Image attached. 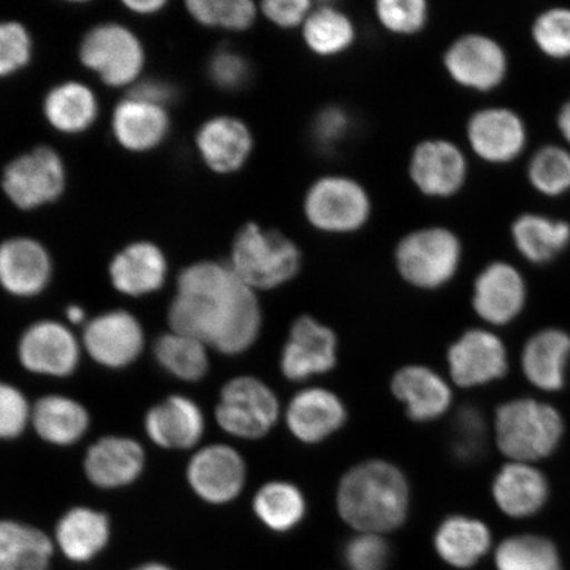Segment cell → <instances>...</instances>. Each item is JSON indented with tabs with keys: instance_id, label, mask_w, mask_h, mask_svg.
Listing matches in <instances>:
<instances>
[{
	"instance_id": "cell-42",
	"label": "cell",
	"mask_w": 570,
	"mask_h": 570,
	"mask_svg": "<svg viewBox=\"0 0 570 570\" xmlns=\"http://www.w3.org/2000/svg\"><path fill=\"white\" fill-rule=\"evenodd\" d=\"M532 38L551 59H570V9L558 7L540 13L532 27Z\"/></svg>"
},
{
	"instance_id": "cell-20",
	"label": "cell",
	"mask_w": 570,
	"mask_h": 570,
	"mask_svg": "<svg viewBox=\"0 0 570 570\" xmlns=\"http://www.w3.org/2000/svg\"><path fill=\"white\" fill-rule=\"evenodd\" d=\"M52 276V261L39 242L12 238L0 245V285L9 294L32 297L41 294Z\"/></svg>"
},
{
	"instance_id": "cell-28",
	"label": "cell",
	"mask_w": 570,
	"mask_h": 570,
	"mask_svg": "<svg viewBox=\"0 0 570 570\" xmlns=\"http://www.w3.org/2000/svg\"><path fill=\"white\" fill-rule=\"evenodd\" d=\"M169 119L163 106L127 98L112 116V131L120 146L141 153L159 146L167 137Z\"/></svg>"
},
{
	"instance_id": "cell-49",
	"label": "cell",
	"mask_w": 570,
	"mask_h": 570,
	"mask_svg": "<svg viewBox=\"0 0 570 570\" xmlns=\"http://www.w3.org/2000/svg\"><path fill=\"white\" fill-rule=\"evenodd\" d=\"M348 130V118L337 107H331L320 114L316 119L315 132L317 140L325 146L334 145L345 137Z\"/></svg>"
},
{
	"instance_id": "cell-3",
	"label": "cell",
	"mask_w": 570,
	"mask_h": 570,
	"mask_svg": "<svg viewBox=\"0 0 570 570\" xmlns=\"http://www.w3.org/2000/svg\"><path fill=\"white\" fill-rule=\"evenodd\" d=\"M302 266L297 246L279 232L248 224L234 240L230 267L254 291H268L294 279Z\"/></svg>"
},
{
	"instance_id": "cell-9",
	"label": "cell",
	"mask_w": 570,
	"mask_h": 570,
	"mask_svg": "<svg viewBox=\"0 0 570 570\" xmlns=\"http://www.w3.org/2000/svg\"><path fill=\"white\" fill-rule=\"evenodd\" d=\"M3 189L20 209L53 203L66 188L63 163L49 147H39L13 160L3 174Z\"/></svg>"
},
{
	"instance_id": "cell-45",
	"label": "cell",
	"mask_w": 570,
	"mask_h": 570,
	"mask_svg": "<svg viewBox=\"0 0 570 570\" xmlns=\"http://www.w3.org/2000/svg\"><path fill=\"white\" fill-rule=\"evenodd\" d=\"M32 41L26 28L16 21L0 23V77L17 73L31 60Z\"/></svg>"
},
{
	"instance_id": "cell-27",
	"label": "cell",
	"mask_w": 570,
	"mask_h": 570,
	"mask_svg": "<svg viewBox=\"0 0 570 570\" xmlns=\"http://www.w3.org/2000/svg\"><path fill=\"white\" fill-rule=\"evenodd\" d=\"M493 495L505 515L527 518L543 508L548 498L546 476L523 462H512L495 476Z\"/></svg>"
},
{
	"instance_id": "cell-19",
	"label": "cell",
	"mask_w": 570,
	"mask_h": 570,
	"mask_svg": "<svg viewBox=\"0 0 570 570\" xmlns=\"http://www.w3.org/2000/svg\"><path fill=\"white\" fill-rule=\"evenodd\" d=\"M466 170L465 158L451 141H424L412 156V180L428 196H453L465 183Z\"/></svg>"
},
{
	"instance_id": "cell-38",
	"label": "cell",
	"mask_w": 570,
	"mask_h": 570,
	"mask_svg": "<svg viewBox=\"0 0 570 570\" xmlns=\"http://www.w3.org/2000/svg\"><path fill=\"white\" fill-rule=\"evenodd\" d=\"M354 27L344 12L323 7L304 21V39L313 52L333 56L346 51L354 41Z\"/></svg>"
},
{
	"instance_id": "cell-11",
	"label": "cell",
	"mask_w": 570,
	"mask_h": 570,
	"mask_svg": "<svg viewBox=\"0 0 570 570\" xmlns=\"http://www.w3.org/2000/svg\"><path fill=\"white\" fill-rule=\"evenodd\" d=\"M246 476L245 460L238 451L225 444L199 449L187 470L191 490L210 504L233 502L244 490Z\"/></svg>"
},
{
	"instance_id": "cell-26",
	"label": "cell",
	"mask_w": 570,
	"mask_h": 570,
	"mask_svg": "<svg viewBox=\"0 0 570 570\" xmlns=\"http://www.w3.org/2000/svg\"><path fill=\"white\" fill-rule=\"evenodd\" d=\"M167 261L158 246L139 242L120 252L110 265L114 287L128 296L153 294L163 287Z\"/></svg>"
},
{
	"instance_id": "cell-5",
	"label": "cell",
	"mask_w": 570,
	"mask_h": 570,
	"mask_svg": "<svg viewBox=\"0 0 570 570\" xmlns=\"http://www.w3.org/2000/svg\"><path fill=\"white\" fill-rule=\"evenodd\" d=\"M281 415L279 399L258 377L238 376L220 390L217 423L226 433L242 440L265 438Z\"/></svg>"
},
{
	"instance_id": "cell-53",
	"label": "cell",
	"mask_w": 570,
	"mask_h": 570,
	"mask_svg": "<svg viewBox=\"0 0 570 570\" xmlns=\"http://www.w3.org/2000/svg\"><path fill=\"white\" fill-rule=\"evenodd\" d=\"M85 311L78 305H70L67 309V317L71 324H82L85 321Z\"/></svg>"
},
{
	"instance_id": "cell-16",
	"label": "cell",
	"mask_w": 570,
	"mask_h": 570,
	"mask_svg": "<svg viewBox=\"0 0 570 570\" xmlns=\"http://www.w3.org/2000/svg\"><path fill=\"white\" fill-rule=\"evenodd\" d=\"M347 420L342 399L323 387L304 389L291 399L285 423L292 436L303 444L315 445L337 433Z\"/></svg>"
},
{
	"instance_id": "cell-7",
	"label": "cell",
	"mask_w": 570,
	"mask_h": 570,
	"mask_svg": "<svg viewBox=\"0 0 570 570\" xmlns=\"http://www.w3.org/2000/svg\"><path fill=\"white\" fill-rule=\"evenodd\" d=\"M305 214L318 230L351 233L366 224L370 199L352 178L330 176L313 184L305 198Z\"/></svg>"
},
{
	"instance_id": "cell-25",
	"label": "cell",
	"mask_w": 570,
	"mask_h": 570,
	"mask_svg": "<svg viewBox=\"0 0 570 570\" xmlns=\"http://www.w3.org/2000/svg\"><path fill=\"white\" fill-rule=\"evenodd\" d=\"M110 534V520L102 512L76 508L57 523L55 544L69 561L83 564L105 551Z\"/></svg>"
},
{
	"instance_id": "cell-51",
	"label": "cell",
	"mask_w": 570,
	"mask_h": 570,
	"mask_svg": "<svg viewBox=\"0 0 570 570\" xmlns=\"http://www.w3.org/2000/svg\"><path fill=\"white\" fill-rule=\"evenodd\" d=\"M127 9H130L134 12L142 13V16H148V13L158 12L166 6V2L163 0H128L125 2Z\"/></svg>"
},
{
	"instance_id": "cell-23",
	"label": "cell",
	"mask_w": 570,
	"mask_h": 570,
	"mask_svg": "<svg viewBox=\"0 0 570 570\" xmlns=\"http://www.w3.org/2000/svg\"><path fill=\"white\" fill-rule=\"evenodd\" d=\"M146 432L156 445L166 449H190L205 432L202 409L189 397L176 395L147 412Z\"/></svg>"
},
{
	"instance_id": "cell-8",
	"label": "cell",
	"mask_w": 570,
	"mask_h": 570,
	"mask_svg": "<svg viewBox=\"0 0 570 570\" xmlns=\"http://www.w3.org/2000/svg\"><path fill=\"white\" fill-rule=\"evenodd\" d=\"M80 56L83 66L96 71L110 87H125L137 80L145 63V51L137 36L112 23L98 26L85 36Z\"/></svg>"
},
{
	"instance_id": "cell-14",
	"label": "cell",
	"mask_w": 570,
	"mask_h": 570,
	"mask_svg": "<svg viewBox=\"0 0 570 570\" xmlns=\"http://www.w3.org/2000/svg\"><path fill=\"white\" fill-rule=\"evenodd\" d=\"M449 374L460 387L482 386L508 372V354L495 334L472 330L449 347Z\"/></svg>"
},
{
	"instance_id": "cell-18",
	"label": "cell",
	"mask_w": 570,
	"mask_h": 570,
	"mask_svg": "<svg viewBox=\"0 0 570 570\" xmlns=\"http://www.w3.org/2000/svg\"><path fill=\"white\" fill-rule=\"evenodd\" d=\"M391 391L415 423H431L445 415L453 399L444 377L424 365L399 368L392 376Z\"/></svg>"
},
{
	"instance_id": "cell-46",
	"label": "cell",
	"mask_w": 570,
	"mask_h": 570,
	"mask_svg": "<svg viewBox=\"0 0 570 570\" xmlns=\"http://www.w3.org/2000/svg\"><path fill=\"white\" fill-rule=\"evenodd\" d=\"M31 412L23 392L0 382V440L20 436L31 420Z\"/></svg>"
},
{
	"instance_id": "cell-4",
	"label": "cell",
	"mask_w": 570,
	"mask_h": 570,
	"mask_svg": "<svg viewBox=\"0 0 570 570\" xmlns=\"http://www.w3.org/2000/svg\"><path fill=\"white\" fill-rule=\"evenodd\" d=\"M497 443L514 462L547 458L560 443L562 420L559 412L543 403L523 399L501 405L495 416Z\"/></svg>"
},
{
	"instance_id": "cell-1",
	"label": "cell",
	"mask_w": 570,
	"mask_h": 570,
	"mask_svg": "<svg viewBox=\"0 0 570 570\" xmlns=\"http://www.w3.org/2000/svg\"><path fill=\"white\" fill-rule=\"evenodd\" d=\"M168 323L174 332L188 334L214 351L238 355L259 338L262 311L255 291L230 266L203 262L178 277Z\"/></svg>"
},
{
	"instance_id": "cell-33",
	"label": "cell",
	"mask_w": 570,
	"mask_h": 570,
	"mask_svg": "<svg viewBox=\"0 0 570 570\" xmlns=\"http://www.w3.org/2000/svg\"><path fill=\"white\" fill-rule=\"evenodd\" d=\"M253 510L266 529L287 533L301 525L305 519L306 499L296 484L271 481L256 491Z\"/></svg>"
},
{
	"instance_id": "cell-41",
	"label": "cell",
	"mask_w": 570,
	"mask_h": 570,
	"mask_svg": "<svg viewBox=\"0 0 570 570\" xmlns=\"http://www.w3.org/2000/svg\"><path fill=\"white\" fill-rule=\"evenodd\" d=\"M488 428L481 411L466 405L455 413L451 451L454 459L462 463H472L481 458L487 449Z\"/></svg>"
},
{
	"instance_id": "cell-32",
	"label": "cell",
	"mask_w": 570,
	"mask_h": 570,
	"mask_svg": "<svg viewBox=\"0 0 570 570\" xmlns=\"http://www.w3.org/2000/svg\"><path fill=\"white\" fill-rule=\"evenodd\" d=\"M36 433L49 444H76L87 433L90 419L82 404L66 396L39 399L31 412Z\"/></svg>"
},
{
	"instance_id": "cell-6",
	"label": "cell",
	"mask_w": 570,
	"mask_h": 570,
	"mask_svg": "<svg viewBox=\"0 0 570 570\" xmlns=\"http://www.w3.org/2000/svg\"><path fill=\"white\" fill-rule=\"evenodd\" d=\"M460 261V240L443 227L412 233L396 249L399 273L422 289H436L451 282Z\"/></svg>"
},
{
	"instance_id": "cell-48",
	"label": "cell",
	"mask_w": 570,
	"mask_h": 570,
	"mask_svg": "<svg viewBox=\"0 0 570 570\" xmlns=\"http://www.w3.org/2000/svg\"><path fill=\"white\" fill-rule=\"evenodd\" d=\"M312 3L308 0H267L262 3L265 16L276 26L292 28L304 23L309 17Z\"/></svg>"
},
{
	"instance_id": "cell-52",
	"label": "cell",
	"mask_w": 570,
	"mask_h": 570,
	"mask_svg": "<svg viewBox=\"0 0 570 570\" xmlns=\"http://www.w3.org/2000/svg\"><path fill=\"white\" fill-rule=\"evenodd\" d=\"M559 131L570 146V101L562 106L558 118Z\"/></svg>"
},
{
	"instance_id": "cell-43",
	"label": "cell",
	"mask_w": 570,
	"mask_h": 570,
	"mask_svg": "<svg viewBox=\"0 0 570 570\" xmlns=\"http://www.w3.org/2000/svg\"><path fill=\"white\" fill-rule=\"evenodd\" d=\"M391 550L383 534L356 532L344 548L348 570H386Z\"/></svg>"
},
{
	"instance_id": "cell-35",
	"label": "cell",
	"mask_w": 570,
	"mask_h": 570,
	"mask_svg": "<svg viewBox=\"0 0 570 570\" xmlns=\"http://www.w3.org/2000/svg\"><path fill=\"white\" fill-rule=\"evenodd\" d=\"M45 114L56 130L66 134L82 132L95 124L98 114L97 98L82 83H62L47 96Z\"/></svg>"
},
{
	"instance_id": "cell-17",
	"label": "cell",
	"mask_w": 570,
	"mask_h": 570,
	"mask_svg": "<svg viewBox=\"0 0 570 570\" xmlns=\"http://www.w3.org/2000/svg\"><path fill=\"white\" fill-rule=\"evenodd\" d=\"M468 139L481 159L510 163L523 153L527 131L522 118L503 107L475 112L468 124Z\"/></svg>"
},
{
	"instance_id": "cell-12",
	"label": "cell",
	"mask_w": 570,
	"mask_h": 570,
	"mask_svg": "<svg viewBox=\"0 0 570 570\" xmlns=\"http://www.w3.org/2000/svg\"><path fill=\"white\" fill-rule=\"evenodd\" d=\"M508 56L493 39L466 35L448 49L445 68L462 87L489 91L499 87L508 75Z\"/></svg>"
},
{
	"instance_id": "cell-34",
	"label": "cell",
	"mask_w": 570,
	"mask_h": 570,
	"mask_svg": "<svg viewBox=\"0 0 570 570\" xmlns=\"http://www.w3.org/2000/svg\"><path fill=\"white\" fill-rule=\"evenodd\" d=\"M512 238L527 261L543 265L564 249L570 240V226L540 214H523L512 225Z\"/></svg>"
},
{
	"instance_id": "cell-13",
	"label": "cell",
	"mask_w": 570,
	"mask_h": 570,
	"mask_svg": "<svg viewBox=\"0 0 570 570\" xmlns=\"http://www.w3.org/2000/svg\"><path fill=\"white\" fill-rule=\"evenodd\" d=\"M18 352L21 365L40 375L69 376L80 362V345L73 333L55 321H40L28 327Z\"/></svg>"
},
{
	"instance_id": "cell-47",
	"label": "cell",
	"mask_w": 570,
	"mask_h": 570,
	"mask_svg": "<svg viewBox=\"0 0 570 570\" xmlns=\"http://www.w3.org/2000/svg\"><path fill=\"white\" fill-rule=\"evenodd\" d=\"M212 80L224 89H237L248 77V66L244 57L229 51H220L213 56L210 62Z\"/></svg>"
},
{
	"instance_id": "cell-37",
	"label": "cell",
	"mask_w": 570,
	"mask_h": 570,
	"mask_svg": "<svg viewBox=\"0 0 570 570\" xmlns=\"http://www.w3.org/2000/svg\"><path fill=\"white\" fill-rule=\"evenodd\" d=\"M495 566L498 570H561L552 541L534 534L505 539L495 552Z\"/></svg>"
},
{
	"instance_id": "cell-50",
	"label": "cell",
	"mask_w": 570,
	"mask_h": 570,
	"mask_svg": "<svg viewBox=\"0 0 570 570\" xmlns=\"http://www.w3.org/2000/svg\"><path fill=\"white\" fill-rule=\"evenodd\" d=\"M130 97L164 107L175 97V91L167 83L147 81L135 87Z\"/></svg>"
},
{
	"instance_id": "cell-24",
	"label": "cell",
	"mask_w": 570,
	"mask_h": 570,
	"mask_svg": "<svg viewBox=\"0 0 570 570\" xmlns=\"http://www.w3.org/2000/svg\"><path fill=\"white\" fill-rule=\"evenodd\" d=\"M199 154L218 174H232L244 167L253 149V137L239 119L213 118L197 135Z\"/></svg>"
},
{
	"instance_id": "cell-22",
	"label": "cell",
	"mask_w": 570,
	"mask_h": 570,
	"mask_svg": "<svg viewBox=\"0 0 570 570\" xmlns=\"http://www.w3.org/2000/svg\"><path fill=\"white\" fill-rule=\"evenodd\" d=\"M145 462V451L137 441L107 436L89 448L83 468L96 487L118 489L137 481Z\"/></svg>"
},
{
	"instance_id": "cell-39",
	"label": "cell",
	"mask_w": 570,
	"mask_h": 570,
	"mask_svg": "<svg viewBox=\"0 0 570 570\" xmlns=\"http://www.w3.org/2000/svg\"><path fill=\"white\" fill-rule=\"evenodd\" d=\"M529 178L539 194L559 197L570 190V153L558 146H547L534 154Z\"/></svg>"
},
{
	"instance_id": "cell-44",
	"label": "cell",
	"mask_w": 570,
	"mask_h": 570,
	"mask_svg": "<svg viewBox=\"0 0 570 570\" xmlns=\"http://www.w3.org/2000/svg\"><path fill=\"white\" fill-rule=\"evenodd\" d=\"M423 0H382L376 3V16L389 31L411 35L422 30L426 21Z\"/></svg>"
},
{
	"instance_id": "cell-30",
	"label": "cell",
	"mask_w": 570,
	"mask_h": 570,
	"mask_svg": "<svg viewBox=\"0 0 570 570\" xmlns=\"http://www.w3.org/2000/svg\"><path fill=\"white\" fill-rule=\"evenodd\" d=\"M55 550V541L38 527L0 520V570H49Z\"/></svg>"
},
{
	"instance_id": "cell-2",
	"label": "cell",
	"mask_w": 570,
	"mask_h": 570,
	"mask_svg": "<svg viewBox=\"0 0 570 570\" xmlns=\"http://www.w3.org/2000/svg\"><path fill=\"white\" fill-rule=\"evenodd\" d=\"M336 501L340 517L356 532L384 537L409 518L410 482L394 463L363 461L342 476Z\"/></svg>"
},
{
	"instance_id": "cell-40",
	"label": "cell",
	"mask_w": 570,
	"mask_h": 570,
	"mask_svg": "<svg viewBox=\"0 0 570 570\" xmlns=\"http://www.w3.org/2000/svg\"><path fill=\"white\" fill-rule=\"evenodd\" d=\"M188 10L199 23L244 31L253 24L255 4L249 0H191Z\"/></svg>"
},
{
	"instance_id": "cell-15",
	"label": "cell",
	"mask_w": 570,
	"mask_h": 570,
	"mask_svg": "<svg viewBox=\"0 0 570 570\" xmlns=\"http://www.w3.org/2000/svg\"><path fill=\"white\" fill-rule=\"evenodd\" d=\"M83 345L99 365L122 368L138 358L145 346L139 321L125 311H112L85 327Z\"/></svg>"
},
{
	"instance_id": "cell-21",
	"label": "cell",
	"mask_w": 570,
	"mask_h": 570,
	"mask_svg": "<svg viewBox=\"0 0 570 570\" xmlns=\"http://www.w3.org/2000/svg\"><path fill=\"white\" fill-rule=\"evenodd\" d=\"M525 302V284L509 263L497 262L484 268L474 283L473 306L489 324L504 325L514 320Z\"/></svg>"
},
{
	"instance_id": "cell-29",
	"label": "cell",
	"mask_w": 570,
	"mask_h": 570,
	"mask_svg": "<svg viewBox=\"0 0 570 570\" xmlns=\"http://www.w3.org/2000/svg\"><path fill=\"white\" fill-rule=\"evenodd\" d=\"M434 551L448 566L472 568L488 553L491 534L488 525L463 515L449 517L434 532Z\"/></svg>"
},
{
	"instance_id": "cell-10",
	"label": "cell",
	"mask_w": 570,
	"mask_h": 570,
	"mask_svg": "<svg viewBox=\"0 0 570 570\" xmlns=\"http://www.w3.org/2000/svg\"><path fill=\"white\" fill-rule=\"evenodd\" d=\"M338 361V340L330 326L311 316L292 324L281 354V372L289 382L331 373Z\"/></svg>"
},
{
	"instance_id": "cell-36",
	"label": "cell",
	"mask_w": 570,
	"mask_h": 570,
	"mask_svg": "<svg viewBox=\"0 0 570 570\" xmlns=\"http://www.w3.org/2000/svg\"><path fill=\"white\" fill-rule=\"evenodd\" d=\"M154 352L159 365L177 380L198 382L208 373V346L188 334H164L156 341Z\"/></svg>"
},
{
	"instance_id": "cell-54",
	"label": "cell",
	"mask_w": 570,
	"mask_h": 570,
	"mask_svg": "<svg viewBox=\"0 0 570 570\" xmlns=\"http://www.w3.org/2000/svg\"><path fill=\"white\" fill-rule=\"evenodd\" d=\"M131 570H175V569L170 568L167 564H163V562L151 561V562H145V564H141Z\"/></svg>"
},
{
	"instance_id": "cell-31",
	"label": "cell",
	"mask_w": 570,
	"mask_h": 570,
	"mask_svg": "<svg viewBox=\"0 0 570 570\" xmlns=\"http://www.w3.org/2000/svg\"><path fill=\"white\" fill-rule=\"evenodd\" d=\"M570 355V337L558 330L533 336L524 347L523 372L534 386L558 391L564 386L566 367Z\"/></svg>"
}]
</instances>
